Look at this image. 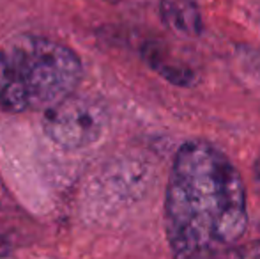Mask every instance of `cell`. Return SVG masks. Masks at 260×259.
I'll return each instance as SVG.
<instances>
[{
	"label": "cell",
	"instance_id": "5",
	"mask_svg": "<svg viewBox=\"0 0 260 259\" xmlns=\"http://www.w3.org/2000/svg\"><path fill=\"white\" fill-rule=\"evenodd\" d=\"M144 55H145V59L149 61V64H151L157 73H161V76L170 80L175 85H193V82L197 80L195 71H193L184 61L170 55V53L165 48H161L159 45L147 46Z\"/></svg>",
	"mask_w": 260,
	"mask_h": 259
},
{
	"label": "cell",
	"instance_id": "2",
	"mask_svg": "<svg viewBox=\"0 0 260 259\" xmlns=\"http://www.w3.org/2000/svg\"><path fill=\"white\" fill-rule=\"evenodd\" d=\"M11 82L0 108L18 112L48 110L75 94L82 78V63L71 48L38 36H21L6 48Z\"/></svg>",
	"mask_w": 260,
	"mask_h": 259
},
{
	"label": "cell",
	"instance_id": "6",
	"mask_svg": "<svg viewBox=\"0 0 260 259\" xmlns=\"http://www.w3.org/2000/svg\"><path fill=\"white\" fill-rule=\"evenodd\" d=\"M11 82V64L6 50H0V98L4 96Z\"/></svg>",
	"mask_w": 260,
	"mask_h": 259
},
{
	"label": "cell",
	"instance_id": "7",
	"mask_svg": "<svg viewBox=\"0 0 260 259\" xmlns=\"http://www.w3.org/2000/svg\"><path fill=\"white\" fill-rule=\"evenodd\" d=\"M106 2H112V4H117L119 0H106Z\"/></svg>",
	"mask_w": 260,
	"mask_h": 259
},
{
	"label": "cell",
	"instance_id": "3",
	"mask_svg": "<svg viewBox=\"0 0 260 259\" xmlns=\"http://www.w3.org/2000/svg\"><path fill=\"white\" fill-rule=\"evenodd\" d=\"M108 125V112L100 100L71 94L48 108L43 119L45 133L68 151L89 148L100 140Z\"/></svg>",
	"mask_w": 260,
	"mask_h": 259
},
{
	"label": "cell",
	"instance_id": "1",
	"mask_svg": "<svg viewBox=\"0 0 260 259\" xmlns=\"http://www.w3.org/2000/svg\"><path fill=\"white\" fill-rule=\"evenodd\" d=\"M248 227L246 188L232 162L206 140L179 148L165 194V231L175 259H212Z\"/></svg>",
	"mask_w": 260,
	"mask_h": 259
},
{
	"label": "cell",
	"instance_id": "4",
	"mask_svg": "<svg viewBox=\"0 0 260 259\" xmlns=\"http://www.w3.org/2000/svg\"><path fill=\"white\" fill-rule=\"evenodd\" d=\"M163 21L184 38H195L202 32V14L195 0H161Z\"/></svg>",
	"mask_w": 260,
	"mask_h": 259
}]
</instances>
